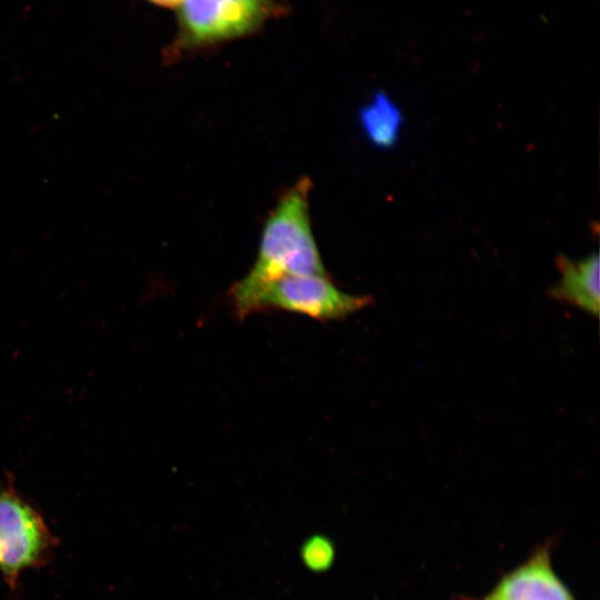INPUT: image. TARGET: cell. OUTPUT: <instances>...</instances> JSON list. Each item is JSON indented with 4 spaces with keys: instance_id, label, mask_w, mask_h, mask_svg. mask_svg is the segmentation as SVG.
<instances>
[{
    "instance_id": "6da1fadb",
    "label": "cell",
    "mask_w": 600,
    "mask_h": 600,
    "mask_svg": "<svg viewBox=\"0 0 600 600\" xmlns=\"http://www.w3.org/2000/svg\"><path fill=\"white\" fill-rule=\"evenodd\" d=\"M311 187L308 177L300 179L266 220L254 264L228 291L237 319L253 313L266 287L284 276H328L310 224Z\"/></svg>"
},
{
    "instance_id": "7a4b0ae2",
    "label": "cell",
    "mask_w": 600,
    "mask_h": 600,
    "mask_svg": "<svg viewBox=\"0 0 600 600\" xmlns=\"http://www.w3.org/2000/svg\"><path fill=\"white\" fill-rule=\"evenodd\" d=\"M281 12L278 0H184L166 57L178 58L250 36Z\"/></svg>"
},
{
    "instance_id": "3957f363",
    "label": "cell",
    "mask_w": 600,
    "mask_h": 600,
    "mask_svg": "<svg viewBox=\"0 0 600 600\" xmlns=\"http://www.w3.org/2000/svg\"><path fill=\"white\" fill-rule=\"evenodd\" d=\"M57 546L42 516L11 484L0 486V571L10 590L24 570L47 566Z\"/></svg>"
},
{
    "instance_id": "277c9868",
    "label": "cell",
    "mask_w": 600,
    "mask_h": 600,
    "mask_svg": "<svg viewBox=\"0 0 600 600\" xmlns=\"http://www.w3.org/2000/svg\"><path fill=\"white\" fill-rule=\"evenodd\" d=\"M371 303L372 297L344 292L328 276H284L266 287L254 312L282 310L328 322L343 320Z\"/></svg>"
},
{
    "instance_id": "5b68a950",
    "label": "cell",
    "mask_w": 600,
    "mask_h": 600,
    "mask_svg": "<svg viewBox=\"0 0 600 600\" xmlns=\"http://www.w3.org/2000/svg\"><path fill=\"white\" fill-rule=\"evenodd\" d=\"M472 600H576L552 568L550 547L538 548L530 558L504 574L489 594Z\"/></svg>"
},
{
    "instance_id": "8992f818",
    "label": "cell",
    "mask_w": 600,
    "mask_h": 600,
    "mask_svg": "<svg viewBox=\"0 0 600 600\" xmlns=\"http://www.w3.org/2000/svg\"><path fill=\"white\" fill-rule=\"evenodd\" d=\"M557 267L561 278L550 289L549 294L556 300L598 317L600 307L599 254L593 252L581 260H571L564 254H559Z\"/></svg>"
},
{
    "instance_id": "52a82bcc",
    "label": "cell",
    "mask_w": 600,
    "mask_h": 600,
    "mask_svg": "<svg viewBox=\"0 0 600 600\" xmlns=\"http://www.w3.org/2000/svg\"><path fill=\"white\" fill-rule=\"evenodd\" d=\"M364 136L376 147L388 149L398 141L403 116L390 97L378 91L359 112Z\"/></svg>"
},
{
    "instance_id": "ba28073f",
    "label": "cell",
    "mask_w": 600,
    "mask_h": 600,
    "mask_svg": "<svg viewBox=\"0 0 600 600\" xmlns=\"http://www.w3.org/2000/svg\"><path fill=\"white\" fill-rule=\"evenodd\" d=\"M301 558L312 571L322 572L333 562L334 549L329 539L314 536L306 540L301 548Z\"/></svg>"
},
{
    "instance_id": "9c48e42d",
    "label": "cell",
    "mask_w": 600,
    "mask_h": 600,
    "mask_svg": "<svg viewBox=\"0 0 600 600\" xmlns=\"http://www.w3.org/2000/svg\"><path fill=\"white\" fill-rule=\"evenodd\" d=\"M147 2L168 9H178L184 0H146Z\"/></svg>"
},
{
    "instance_id": "30bf717a",
    "label": "cell",
    "mask_w": 600,
    "mask_h": 600,
    "mask_svg": "<svg viewBox=\"0 0 600 600\" xmlns=\"http://www.w3.org/2000/svg\"><path fill=\"white\" fill-rule=\"evenodd\" d=\"M459 600H472L470 598H460Z\"/></svg>"
}]
</instances>
